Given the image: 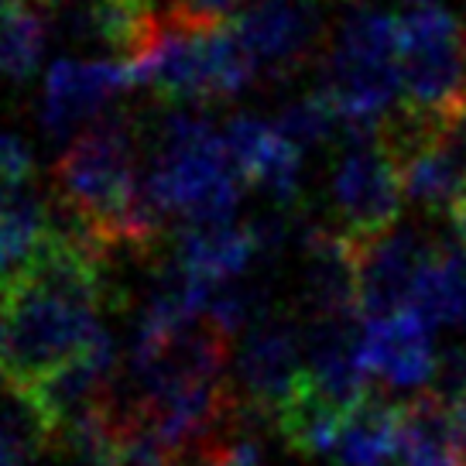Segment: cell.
I'll use <instances>...</instances> for the list:
<instances>
[{
  "instance_id": "cell-1",
  "label": "cell",
  "mask_w": 466,
  "mask_h": 466,
  "mask_svg": "<svg viewBox=\"0 0 466 466\" xmlns=\"http://www.w3.org/2000/svg\"><path fill=\"white\" fill-rule=\"evenodd\" d=\"M244 178L227 137L199 114L175 110L158 127V155L145 172V196L161 219L182 217L189 227L233 223Z\"/></svg>"
},
{
  "instance_id": "cell-2",
  "label": "cell",
  "mask_w": 466,
  "mask_h": 466,
  "mask_svg": "<svg viewBox=\"0 0 466 466\" xmlns=\"http://www.w3.org/2000/svg\"><path fill=\"white\" fill-rule=\"evenodd\" d=\"M134 86H151L172 103L230 100L258 79V69L233 28L189 25L172 11L158 17V31L141 56L127 62Z\"/></svg>"
},
{
  "instance_id": "cell-3",
  "label": "cell",
  "mask_w": 466,
  "mask_h": 466,
  "mask_svg": "<svg viewBox=\"0 0 466 466\" xmlns=\"http://www.w3.org/2000/svg\"><path fill=\"white\" fill-rule=\"evenodd\" d=\"M401 114L429 124L466 116V31L436 4H419L398 17Z\"/></svg>"
},
{
  "instance_id": "cell-4",
  "label": "cell",
  "mask_w": 466,
  "mask_h": 466,
  "mask_svg": "<svg viewBox=\"0 0 466 466\" xmlns=\"http://www.w3.org/2000/svg\"><path fill=\"white\" fill-rule=\"evenodd\" d=\"M401 175L378 131H347L329 178V203L339 219L336 230L353 244L374 240L394 230L401 213Z\"/></svg>"
},
{
  "instance_id": "cell-5",
  "label": "cell",
  "mask_w": 466,
  "mask_h": 466,
  "mask_svg": "<svg viewBox=\"0 0 466 466\" xmlns=\"http://www.w3.org/2000/svg\"><path fill=\"white\" fill-rule=\"evenodd\" d=\"M233 35L258 76L285 79L326 45V15L319 0H250L233 21Z\"/></svg>"
},
{
  "instance_id": "cell-6",
  "label": "cell",
  "mask_w": 466,
  "mask_h": 466,
  "mask_svg": "<svg viewBox=\"0 0 466 466\" xmlns=\"http://www.w3.org/2000/svg\"><path fill=\"white\" fill-rule=\"evenodd\" d=\"M357 254V306L367 319L405 312L439 248L419 230H391L353 244Z\"/></svg>"
},
{
  "instance_id": "cell-7",
  "label": "cell",
  "mask_w": 466,
  "mask_h": 466,
  "mask_svg": "<svg viewBox=\"0 0 466 466\" xmlns=\"http://www.w3.org/2000/svg\"><path fill=\"white\" fill-rule=\"evenodd\" d=\"M131 69L114 58H58L45 73L42 127L48 137H69L100 120L106 103L131 89Z\"/></svg>"
},
{
  "instance_id": "cell-8",
  "label": "cell",
  "mask_w": 466,
  "mask_h": 466,
  "mask_svg": "<svg viewBox=\"0 0 466 466\" xmlns=\"http://www.w3.org/2000/svg\"><path fill=\"white\" fill-rule=\"evenodd\" d=\"M240 384L250 408L278 419L306 388V336L289 319L264 316L240 347Z\"/></svg>"
},
{
  "instance_id": "cell-9",
  "label": "cell",
  "mask_w": 466,
  "mask_h": 466,
  "mask_svg": "<svg viewBox=\"0 0 466 466\" xmlns=\"http://www.w3.org/2000/svg\"><path fill=\"white\" fill-rule=\"evenodd\" d=\"M302 336H306V380L312 391L339 408H353L370 398L364 329H357L353 316L312 319Z\"/></svg>"
},
{
  "instance_id": "cell-10",
  "label": "cell",
  "mask_w": 466,
  "mask_h": 466,
  "mask_svg": "<svg viewBox=\"0 0 466 466\" xmlns=\"http://www.w3.org/2000/svg\"><path fill=\"white\" fill-rule=\"evenodd\" d=\"M48 11L69 42L114 48L124 66L151 45L161 17L151 0H52Z\"/></svg>"
},
{
  "instance_id": "cell-11",
  "label": "cell",
  "mask_w": 466,
  "mask_h": 466,
  "mask_svg": "<svg viewBox=\"0 0 466 466\" xmlns=\"http://www.w3.org/2000/svg\"><path fill=\"white\" fill-rule=\"evenodd\" d=\"M227 147L244 182L268 192L275 203L289 206L302 189V151L291 145L278 124L264 116L237 114L227 124Z\"/></svg>"
},
{
  "instance_id": "cell-12",
  "label": "cell",
  "mask_w": 466,
  "mask_h": 466,
  "mask_svg": "<svg viewBox=\"0 0 466 466\" xmlns=\"http://www.w3.org/2000/svg\"><path fill=\"white\" fill-rule=\"evenodd\" d=\"M364 360L367 370L391 388L425 384L439 364L429 326L411 309L388 319H370L364 329Z\"/></svg>"
},
{
  "instance_id": "cell-13",
  "label": "cell",
  "mask_w": 466,
  "mask_h": 466,
  "mask_svg": "<svg viewBox=\"0 0 466 466\" xmlns=\"http://www.w3.org/2000/svg\"><path fill=\"white\" fill-rule=\"evenodd\" d=\"M306 306L312 319L357 312V254L336 227H306Z\"/></svg>"
},
{
  "instance_id": "cell-14",
  "label": "cell",
  "mask_w": 466,
  "mask_h": 466,
  "mask_svg": "<svg viewBox=\"0 0 466 466\" xmlns=\"http://www.w3.org/2000/svg\"><path fill=\"white\" fill-rule=\"evenodd\" d=\"M261 258V244L254 223H209V227H186L175 244V264L209 285L240 281L250 264Z\"/></svg>"
},
{
  "instance_id": "cell-15",
  "label": "cell",
  "mask_w": 466,
  "mask_h": 466,
  "mask_svg": "<svg viewBox=\"0 0 466 466\" xmlns=\"http://www.w3.org/2000/svg\"><path fill=\"white\" fill-rule=\"evenodd\" d=\"M398 460L401 466H466L450 411L432 394L398 405Z\"/></svg>"
},
{
  "instance_id": "cell-16",
  "label": "cell",
  "mask_w": 466,
  "mask_h": 466,
  "mask_svg": "<svg viewBox=\"0 0 466 466\" xmlns=\"http://www.w3.org/2000/svg\"><path fill=\"white\" fill-rule=\"evenodd\" d=\"M52 230L56 227L45 213L42 199L31 189L0 206V299L28 278Z\"/></svg>"
},
{
  "instance_id": "cell-17",
  "label": "cell",
  "mask_w": 466,
  "mask_h": 466,
  "mask_svg": "<svg viewBox=\"0 0 466 466\" xmlns=\"http://www.w3.org/2000/svg\"><path fill=\"white\" fill-rule=\"evenodd\" d=\"M391 456H398V405L364 398L347 411L333 460L339 466H391Z\"/></svg>"
},
{
  "instance_id": "cell-18",
  "label": "cell",
  "mask_w": 466,
  "mask_h": 466,
  "mask_svg": "<svg viewBox=\"0 0 466 466\" xmlns=\"http://www.w3.org/2000/svg\"><path fill=\"white\" fill-rule=\"evenodd\" d=\"M411 312L432 326H466V248H439L419 281Z\"/></svg>"
},
{
  "instance_id": "cell-19",
  "label": "cell",
  "mask_w": 466,
  "mask_h": 466,
  "mask_svg": "<svg viewBox=\"0 0 466 466\" xmlns=\"http://www.w3.org/2000/svg\"><path fill=\"white\" fill-rule=\"evenodd\" d=\"M347 411L350 408L333 405L322 394L312 391L306 380V388L299 391V398L285 411H278L275 425L291 450L309 452V456H333L336 436L343 429Z\"/></svg>"
},
{
  "instance_id": "cell-20",
  "label": "cell",
  "mask_w": 466,
  "mask_h": 466,
  "mask_svg": "<svg viewBox=\"0 0 466 466\" xmlns=\"http://www.w3.org/2000/svg\"><path fill=\"white\" fill-rule=\"evenodd\" d=\"M45 52V21L31 0H0V83H25Z\"/></svg>"
},
{
  "instance_id": "cell-21",
  "label": "cell",
  "mask_w": 466,
  "mask_h": 466,
  "mask_svg": "<svg viewBox=\"0 0 466 466\" xmlns=\"http://www.w3.org/2000/svg\"><path fill=\"white\" fill-rule=\"evenodd\" d=\"M278 131L285 134L299 151H306V147H319L326 141H333L336 131H343V120L336 116V110L322 100L319 93H312L306 100H295L281 110Z\"/></svg>"
},
{
  "instance_id": "cell-22",
  "label": "cell",
  "mask_w": 466,
  "mask_h": 466,
  "mask_svg": "<svg viewBox=\"0 0 466 466\" xmlns=\"http://www.w3.org/2000/svg\"><path fill=\"white\" fill-rule=\"evenodd\" d=\"M31 151L15 134L0 131V206L31 189Z\"/></svg>"
},
{
  "instance_id": "cell-23",
  "label": "cell",
  "mask_w": 466,
  "mask_h": 466,
  "mask_svg": "<svg viewBox=\"0 0 466 466\" xmlns=\"http://www.w3.org/2000/svg\"><path fill=\"white\" fill-rule=\"evenodd\" d=\"M244 0H172L168 11L189 25H203V28H223L237 11H240ZM248 7V4H244Z\"/></svg>"
},
{
  "instance_id": "cell-24",
  "label": "cell",
  "mask_w": 466,
  "mask_h": 466,
  "mask_svg": "<svg viewBox=\"0 0 466 466\" xmlns=\"http://www.w3.org/2000/svg\"><path fill=\"white\" fill-rule=\"evenodd\" d=\"M450 223H452V230H456V240H460V244L466 248V203L460 206L456 213H452Z\"/></svg>"
},
{
  "instance_id": "cell-25",
  "label": "cell",
  "mask_w": 466,
  "mask_h": 466,
  "mask_svg": "<svg viewBox=\"0 0 466 466\" xmlns=\"http://www.w3.org/2000/svg\"><path fill=\"white\" fill-rule=\"evenodd\" d=\"M189 466H230V463H227V456L219 452V456H206V460H199V463H189Z\"/></svg>"
},
{
  "instance_id": "cell-26",
  "label": "cell",
  "mask_w": 466,
  "mask_h": 466,
  "mask_svg": "<svg viewBox=\"0 0 466 466\" xmlns=\"http://www.w3.org/2000/svg\"><path fill=\"white\" fill-rule=\"evenodd\" d=\"M419 4H432V0H419Z\"/></svg>"
}]
</instances>
